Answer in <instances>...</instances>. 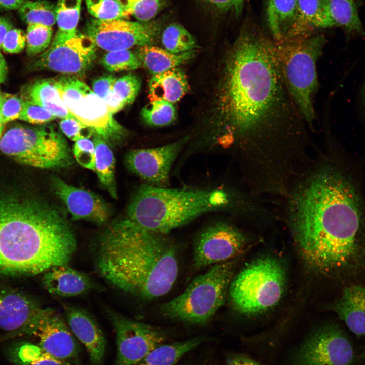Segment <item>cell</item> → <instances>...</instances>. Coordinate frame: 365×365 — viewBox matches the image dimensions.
Wrapping results in <instances>:
<instances>
[{
  "instance_id": "6da1fadb",
  "label": "cell",
  "mask_w": 365,
  "mask_h": 365,
  "mask_svg": "<svg viewBox=\"0 0 365 365\" xmlns=\"http://www.w3.org/2000/svg\"><path fill=\"white\" fill-rule=\"evenodd\" d=\"M218 92L222 137L247 143L294 139L305 121L283 80L275 41L243 30L226 56Z\"/></svg>"
},
{
  "instance_id": "7a4b0ae2",
  "label": "cell",
  "mask_w": 365,
  "mask_h": 365,
  "mask_svg": "<svg viewBox=\"0 0 365 365\" xmlns=\"http://www.w3.org/2000/svg\"><path fill=\"white\" fill-rule=\"evenodd\" d=\"M291 228L305 265L328 274L344 269L365 238V202L345 168L324 166L298 196Z\"/></svg>"
},
{
  "instance_id": "3957f363",
  "label": "cell",
  "mask_w": 365,
  "mask_h": 365,
  "mask_svg": "<svg viewBox=\"0 0 365 365\" xmlns=\"http://www.w3.org/2000/svg\"><path fill=\"white\" fill-rule=\"evenodd\" d=\"M95 265L111 285L144 300L167 294L179 272L173 241L128 217L112 223L100 236Z\"/></svg>"
},
{
  "instance_id": "277c9868",
  "label": "cell",
  "mask_w": 365,
  "mask_h": 365,
  "mask_svg": "<svg viewBox=\"0 0 365 365\" xmlns=\"http://www.w3.org/2000/svg\"><path fill=\"white\" fill-rule=\"evenodd\" d=\"M76 247L72 228L57 209L0 193V278L36 275L67 264Z\"/></svg>"
},
{
  "instance_id": "5b68a950",
  "label": "cell",
  "mask_w": 365,
  "mask_h": 365,
  "mask_svg": "<svg viewBox=\"0 0 365 365\" xmlns=\"http://www.w3.org/2000/svg\"><path fill=\"white\" fill-rule=\"evenodd\" d=\"M229 202L227 194L216 189L169 188L142 185L127 210L129 219L153 232L167 235Z\"/></svg>"
},
{
  "instance_id": "8992f818",
  "label": "cell",
  "mask_w": 365,
  "mask_h": 365,
  "mask_svg": "<svg viewBox=\"0 0 365 365\" xmlns=\"http://www.w3.org/2000/svg\"><path fill=\"white\" fill-rule=\"evenodd\" d=\"M275 41L286 88L304 120L311 124L316 118L313 97L318 86L316 64L326 40L310 34Z\"/></svg>"
},
{
  "instance_id": "52a82bcc",
  "label": "cell",
  "mask_w": 365,
  "mask_h": 365,
  "mask_svg": "<svg viewBox=\"0 0 365 365\" xmlns=\"http://www.w3.org/2000/svg\"><path fill=\"white\" fill-rule=\"evenodd\" d=\"M235 265L231 260L212 265L195 277L181 294L161 305L160 312L173 320L207 323L225 301Z\"/></svg>"
},
{
  "instance_id": "ba28073f",
  "label": "cell",
  "mask_w": 365,
  "mask_h": 365,
  "mask_svg": "<svg viewBox=\"0 0 365 365\" xmlns=\"http://www.w3.org/2000/svg\"><path fill=\"white\" fill-rule=\"evenodd\" d=\"M286 272L284 264L273 256L254 260L233 277L228 296L240 314L252 316L277 305L285 290Z\"/></svg>"
},
{
  "instance_id": "9c48e42d",
  "label": "cell",
  "mask_w": 365,
  "mask_h": 365,
  "mask_svg": "<svg viewBox=\"0 0 365 365\" xmlns=\"http://www.w3.org/2000/svg\"><path fill=\"white\" fill-rule=\"evenodd\" d=\"M0 150L22 163L40 168H61L72 162L65 139L51 128L12 127L2 134Z\"/></svg>"
},
{
  "instance_id": "30bf717a",
  "label": "cell",
  "mask_w": 365,
  "mask_h": 365,
  "mask_svg": "<svg viewBox=\"0 0 365 365\" xmlns=\"http://www.w3.org/2000/svg\"><path fill=\"white\" fill-rule=\"evenodd\" d=\"M57 88L70 114L93 134L111 143L126 135V130L115 120L104 100L84 82L75 77H61Z\"/></svg>"
},
{
  "instance_id": "8fae6325",
  "label": "cell",
  "mask_w": 365,
  "mask_h": 365,
  "mask_svg": "<svg viewBox=\"0 0 365 365\" xmlns=\"http://www.w3.org/2000/svg\"><path fill=\"white\" fill-rule=\"evenodd\" d=\"M355 355L344 332L336 324L321 326L294 351L290 365H353Z\"/></svg>"
},
{
  "instance_id": "7c38bea8",
  "label": "cell",
  "mask_w": 365,
  "mask_h": 365,
  "mask_svg": "<svg viewBox=\"0 0 365 365\" xmlns=\"http://www.w3.org/2000/svg\"><path fill=\"white\" fill-rule=\"evenodd\" d=\"M96 46L85 34L77 33L72 36L56 34L48 49L31 61L29 69L81 75L95 60Z\"/></svg>"
},
{
  "instance_id": "4fadbf2b",
  "label": "cell",
  "mask_w": 365,
  "mask_h": 365,
  "mask_svg": "<svg viewBox=\"0 0 365 365\" xmlns=\"http://www.w3.org/2000/svg\"><path fill=\"white\" fill-rule=\"evenodd\" d=\"M160 29V24L155 22L92 18L86 23L85 34L90 37L96 46L109 52L129 49L135 46L152 45Z\"/></svg>"
},
{
  "instance_id": "5bb4252c",
  "label": "cell",
  "mask_w": 365,
  "mask_h": 365,
  "mask_svg": "<svg viewBox=\"0 0 365 365\" xmlns=\"http://www.w3.org/2000/svg\"><path fill=\"white\" fill-rule=\"evenodd\" d=\"M112 321L117 350L115 365H136L167 337L160 328L118 314H113Z\"/></svg>"
},
{
  "instance_id": "9a60e30c",
  "label": "cell",
  "mask_w": 365,
  "mask_h": 365,
  "mask_svg": "<svg viewBox=\"0 0 365 365\" xmlns=\"http://www.w3.org/2000/svg\"><path fill=\"white\" fill-rule=\"evenodd\" d=\"M244 234L231 224L219 222L201 232L195 240L193 249L195 268L201 269L230 260L246 246Z\"/></svg>"
},
{
  "instance_id": "2e32d148",
  "label": "cell",
  "mask_w": 365,
  "mask_h": 365,
  "mask_svg": "<svg viewBox=\"0 0 365 365\" xmlns=\"http://www.w3.org/2000/svg\"><path fill=\"white\" fill-rule=\"evenodd\" d=\"M188 139L186 137L161 147L130 151L126 156V165L146 184L168 187L172 166Z\"/></svg>"
},
{
  "instance_id": "e0dca14e",
  "label": "cell",
  "mask_w": 365,
  "mask_h": 365,
  "mask_svg": "<svg viewBox=\"0 0 365 365\" xmlns=\"http://www.w3.org/2000/svg\"><path fill=\"white\" fill-rule=\"evenodd\" d=\"M30 334L38 337L41 349L54 357L69 361L77 355L74 335L62 317L52 309L42 308Z\"/></svg>"
},
{
  "instance_id": "ac0fdd59",
  "label": "cell",
  "mask_w": 365,
  "mask_h": 365,
  "mask_svg": "<svg viewBox=\"0 0 365 365\" xmlns=\"http://www.w3.org/2000/svg\"><path fill=\"white\" fill-rule=\"evenodd\" d=\"M53 186L55 193L64 202L74 219L88 220L97 223L107 220L108 208L97 195L57 177L53 178Z\"/></svg>"
},
{
  "instance_id": "d6986e66",
  "label": "cell",
  "mask_w": 365,
  "mask_h": 365,
  "mask_svg": "<svg viewBox=\"0 0 365 365\" xmlns=\"http://www.w3.org/2000/svg\"><path fill=\"white\" fill-rule=\"evenodd\" d=\"M42 308L24 295L0 292V328L30 334Z\"/></svg>"
},
{
  "instance_id": "ffe728a7",
  "label": "cell",
  "mask_w": 365,
  "mask_h": 365,
  "mask_svg": "<svg viewBox=\"0 0 365 365\" xmlns=\"http://www.w3.org/2000/svg\"><path fill=\"white\" fill-rule=\"evenodd\" d=\"M66 322L71 333L85 347L93 365H101L106 340L97 323L88 312L74 306H65Z\"/></svg>"
},
{
  "instance_id": "44dd1931",
  "label": "cell",
  "mask_w": 365,
  "mask_h": 365,
  "mask_svg": "<svg viewBox=\"0 0 365 365\" xmlns=\"http://www.w3.org/2000/svg\"><path fill=\"white\" fill-rule=\"evenodd\" d=\"M335 25L327 0H297L294 19L283 39L308 35L314 29Z\"/></svg>"
},
{
  "instance_id": "7402d4cb",
  "label": "cell",
  "mask_w": 365,
  "mask_h": 365,
  "mask_svg": "<svg viewBox=\"0 0 365 365\" xmlns=\"http://www.w3.org/2000/svg\"><path fill=\"white\" fill-rule=\"evenodd\" d=\"M43 273L44 287L54 296L75 297L85 294L93 288V283L88 275L67 264L53 266Z\"/></svg>"
},
{
  "instance_id": "603a6c76",
  "label": "cell",
  "mask_w": 365,
  "mask_h": 365,
  "mask_svg": "<svg viewBox=\"0 0 365 365\" xmlns=\"http://www.w3.org/2000/svg\"><path fill=\"white\" fill-rule=\"evenodd\" d=\"M330 308L355 335H365V287L352 285L344 289Z\"/></svg>"
},
{
  "instance_id": "cb8c5ba5",
  "label": "cell",
  "mask_w": 365,
  "mask_h": 365,
  "mask_svg": "<svg viewBox=\"0 0 365 365\" xmlns=\"http://www.w3.org/2000/svg\"><path fill=\"white\" fill-rule=\"evenodd\" d=\"M188 90L186 77L176 67L153 75L148 83L150 101L164 100L172 104L179 101Z\"/></svg>"
},
{
  "instance_id": "d4e9b609",
  "label": "cell",
  "mask_w": 365,
  "mask_h": 365,
  "mask_svg": "<svg viewBox=\"0 0 365 365\" xmlns=\"http://www.w3.org/2000/svg\"><path fill=\"white\" fill-rule=\"evenodd\" d=\"M22 98L46 109L57 118L74 117L62 99L55 79H42L31 83Z\"/></svg>"
},
{
  "instance_id": "484cf974",
  "label": "cell",
  "mask_w": 365,
  "mask_h": 365,
  "mask_svg": "<svg viewBox=\"0 0 365 365\" xmlns=\"http://www.w3.org/2000/svg\"><path fill=\"white\" fill-rule=\"evenodd\" d=\"M195 51L192 50L181 53H173L152 45L139 46L136 55L141 64L153 75L178 67L192 58Z\"/></svg>"
},
{
  "instance_id": "4316f807",
  "label": "cell",
  "mask_w": 365,
  "mask_h": 365,
  "mask_svg": "<svg viewBox=\"0 0 365 365\" xmlns=\"http://www.w3.org/2000/svg\"><path fill=\"white\" fill-rule=\"evenodd\" d=\"M207 340L204 337L162 344L151 351L136 365H175L188 352Z\"/></svg>"
},
{
  "instance_id": "83f0119b",
  "label": "cell",
  "mask_w": 365,
  "mask_h": 365,
  "mask_svg": "<svg viewBox=\"0 0 365 365\" xmlns=\"http://www.w3.org/2000/svg\"><path fill=\"white\" fill-rule=\"evenodd\" d=\"M297 0H269L267 20L269 28L275 41L283 39L294 19Z\"/></svg>"
},
{
  "instance_id": "f1b7e54d",
  "label": "cell",
  "mask_w": 365,
  "mask_h": 365,
  "mask_svg": "<svg viewBox=\"0 0 365 365\" xmlns=\"http://www.w3.org/2000/svg\"><path fill=\"white\" fill-rule=\"evenodd\" d=\"M8 359L14 365H71L67 360L57 358L43 351L39 346L18 342L7 351Z\"/></svg>"
},
{
  "instance_id": "f546056e",
  "label": "cell",
  "mask_w": 365,
  "mask_h": 365,
  "mask_svg": "<svg viewBox=\"0 0 365 365\" xmlns=\"http://www.w3.org/2000/svg\"><path fill=\"white\" fill-rule=\"evenodd\" d=\"M95 150V168L101 184L114 197H116L114 178L115 158L107 142L97 134H93Z\"/></svg>"
},
{
  "instance_id": "4dcf8cb0",
  "label": "cell",
  "mask_w": 365,
  "mask_h": 365,
  "mask_svg": "<svg viewBox=\"0 0 365 365\" xmlns=\"http://www.w3.org/2000/svg\"><path fill=\"white\" fill-rule=\"evenodd\" d=\"M332 18L337 26L348 33L364 34L363 25L354 0H327Z\"/></svg>"
},
{
  "instance_id": "1f68e13d",
  "label": "cell",
  "mask_w": 365,
  "mask_h": 365,
  "mask_svg": "<svg viewBox=\"0 0 365 365\" xmlns=\"http://www.w3.org/2000/svg\"><path fill=\"white\" fill-rule=\"evenodd\" d=\"M18 12L27 25L41 24L52 27L56 23V5L47 0H25Z\"/></svg>"
},
{
  "instance_id": "d6a6232c",
  "label": "cell",
  "mask_w": 365,
  "mask_h": 365,
  "mask_svg": "<svg viewBox=\"0 0 365 365\" xmlns=\"http://www.w3.org/2000/svg\"><path fill=\"white\" fill-rule=\"evenodd\" d=\"M82 0H58L56 5V34L72 36L77 33Z\"/></svg>"
},
{
  "instance_id": "836d02e7",
  "label": "cell",
  "mask_w": 365,
  "mask_h": 365,
  "mask_svg": "<svg viewBox=\"0 0 365 365\" xmlns=\"http://www.w3.org/2000/svg\"><path fill=\"white\" fill-rule=\"evenodd\" d=\"M161 42L165 49L173 53H181L196 47L193 36L180 24L173 23L163 30Z\"/></svg>"
},
{
  "instance_id": "e575fe53",
  "label": "cell",
  "mask_w": 365,
  "mask_h": 365,
  "mask_svg": "<svg viewBox=\"0 0 365 365\" xmlns=\"http://www.w3.org/2000/svg\"><path fill=\"white\" fill-rule=\"evenodd\" d=\"M123 8L140 22H150L166 6L168 0H116Z\"/></svg>"
},
{
  "instance_id": "d590c367",
  "label": "cell",
  "mask_w": 365,
  "mask_h": 365,
  "mask_svg": "<svg viewBox=\"0 0 365 365\" xmlns=\"http://www.w3.org/2000/svg\"><path fill=\"white\" fill-rule=\"evenodd\" d=\"M150 101L142 109L141 113L147 124L153 126H163L170 124L175 119L176 111L173 104L161 100Z\"/></svg>"
},
{
  "instance_id": "8d00e7d4",
  "label": "cell",
  "mask_w": 365,
  "mask_h": 365,
  "mask_svg": "<svg viewBox=\"0 0 365 365\" xmlns=\"http://www.w3.org/2000/svg\"><path fill=\"white\" fill-rule=\"evenodd\" d=\"M52 27L41 24L28 25L26 32V51L30 57L38 56L50 45Z\"/></svg>"
},
{
  "instance_id": "74e56055",
  "label": "cell",
  "mask_w": 365,
  "mask_h": 365,
  "mask_svg": "<svg viewBox=\"0 0 365 365\" xmlns=\"http://www.w3.org/2000/svg\"><path fill=\"white\" fill-rule=\"evenodd\" d=\"M101 63L111 72L135 70L141 65L137 55L129 49L109 51L103 55Z\"/></svg>"
},
{
  "instance_id": "f35d334b",
  "label": "cell",
  "mask_w": 365,
  "mask_h": 365,
  "mask_svg": "<svg viewBox=\"0 0 365 365\" xmlns=\"http://www.w3.org/2000/svg\"><path fill=\"white\" fill-rule=\"evenodd\" d=\"M89 13L100 20L126 19L130 16L116 0H86Z\"/></svg>"
},
{
  "instance_id": "ab89813d",
  "label": "cell",
  "mask_w": 365,
  "mask_h": 365,
  "mask_svg": "<svg viewBox=\"0 0 365 365\" xmlns=\"http://www.w3.org/2000/svg\"><path fill=\"white\" fill-rule=\"evenodd\" d=\"M140 86V78L136 75L129 74L116 79L113 91L126 106L134 101Z\"/></svg>"
},
{
  "instance_id": "60d3db41",
  "label": "cell",
  "mask_w": 365,
  "mask_h": 365,
  "mask_svg": "<svg viewBox=\"0 0 365 365\" xmlns=\"http://www.w3.org/2000/svg\"><path fill=\"white\" fill-rule=\"evenodd\" d=\"M1 112L4 124L19 119L22 111L24 99L16 95L1 93Z\"/></svg>"
},
{
  "instance_id": "b9f144b4",
  "label": "cell",
  "mask_w": 365,
  "mask_h": 365,
  "mask_svg": "<svg viewBox=\"0 0 365 365\" xmlns=\"http://www.w3.org/2000/svg\"><path fill=\"white\" fill-rule=\"evenodd\" d=\"M57 117L39 105L24 99L19 120L35 124H42L56 119Z\"/></svg>"
},
{
  "instance_id": "7bdbcfd3",
  "label": "cell",
  "mask_w": 365,
  "mask_h": 365,
  "mask_svg": "<svg viewBox=\"0 0 365 365\" xmlns=\"http://www.w3.org/2000/svg\"><path fill=\"white\" fill-rule=\"evenodd\" d=\"M73 152L77 161L82 166L94 170L95 150L94 142L89 138L75 141Z\"/></svg>"
},
{
  "instance_id": "ee69618b",
  "label": "cell",
  "mask_w": 365,
  "mask_h": 365,
  "mask_svg": "<svg viewBox=\"0 0 365 365\" xmlns=\"http://www.w3.org/2000/svg\"><path fill=\"white\" fill-rule=\"evenodd\" d=\"M60 127L63 133L71 140L89 138L92 132L75 117L62 119Z\"/></svg>"
},
{
  "instance_id": "f6af8a7d",
  "label": "cell",
  "mask_w": 365,
  "mask_h": 365,
  "mask_svg": "<svg viewBox=\"0 0 365 365\" xmlns=\"http://www.w3.org/2000/svg\"><path fill=\"white\" fill-rule=\"evenodd\" d=\"M26 47V33L18 28H12L6 34L2 45L4 51L10 54L21 52Z\"/></svg>"
},
{
  "instance_id": "bcb514c9",
  "label": "cell",
  "mask_w": 365,
  "mask_h": 365,
  "mask_svg": "<svg viewBox=\"0 0 365 365\" xmlns=\"http://www.w3.org/2000/svg\"><path fill=\"white\" fill-rule=\"evenodd\" d=\"M117 78L112 75H106L96 79L92 83V90L104 100L112 91Z\"/></svg>"
},
{
  "instance_id": "7dc6e473",
  "label": "cell",
  "mask_w": 365,
  "mask_h": 365,
  "mask_svg": "<svg viewBox=\"0 0 365 365\" xmlns=\"http://www.w3.org/2000/svg\"><path fill=\"white\" fill-rule=\"evenodd\" d=\"M215 9L222 11L232 10L238 14L243 7L245 0H202Z\"/></svg>"
},
{
  "instance_id": "c3c4849f",
  "label": "cell",
  "mask_w": 365,
  "mask_h": 365,
  "mask_svg": "<svg viewBox=\"0 0 365 365\" xmlns=\"http://www.w3.org/2000/svg\"><path fill=\"white\" fill-rule=\"evenodd\" d=\"M226 365H261L249 357L242 354H233L229 356Z\"/></svg>"
},
{
  "instance_id": "681fc988",
  "label": "cell",
  "mask_w": 365,
  "mask_h": 365,
  "mask_svg": "<svg viewBox=\"0 0 365 365\" xmlns=\"http://www.w3.org/2000/svg\"><path fill=\"white\" fill-rule=\"evenodd\" d=\"M110 112L113 114L124 108L125 105L112 91L104 100Z\"/></svg>"
},
{
  "instance_id": "f907efd6",
  "label": "cell",
  "mask_w": 365,
  "mask_h": 365,
  "mask_svg": "<svg viewBox=\"0 0 365 365\" xmlns=\"http://www.w3.org/2000/svg\"><path fill=\"white\" fill-rule=\"evenodd\" d=\"M24 1L25 0H0V10H18Z\"/></svg>"
},
{
  "instance_id": "816d5d0a",
  "label": "cell",
  "mask_w": 365,
  "mask_h": 365,
  "mask_svg": "<svg viewBox=\"0 0 365 365\" xmlns=\"http://www.w3.org/2000/svg\"><path fill=\"white\" fill-rule=\"evenodd\" d=\"M12 28L11 23L5 17L0 16V49L6 34Z\"/></svg>"
},
{
  "instance_id": "f5cc1de1",
  "label": "cell",
  "mask_w": 365,
  "mask_h": 365,
  "mask_svg": "<svg viewBox=\"0 0 365 365\" xmlns=\"http://www.w3.org/2000/svg\"><path fill=\"white\" fill-rule=\"evenodd\" d=\"M7 75V67L5 60L0 52V84L4 82Z\"/></svg>"
},
{
  "instance_id": "db71d44e",
  "label": "cell",
  "mask_w": 365,
  "mask_h": 365,
  "mask_svg": "<svg viewBox=\"0 0 365 365\" xmlns=\"http://www.w3.org/2000/svg\"><path fill=\"white\" fill-rule=\"evenodd\" d=\"M1 91H0V97H1ZM4 125L5 124L3 122L2 119L1 112V104H0V138L2 135Z\"/></svg>"
},
{
  "instance_id": "11a10c76",
  "label": "cell",
  "mask_w": 365,
  "mask_h": 365,
  "mask_svg": "<svg viewBox=\"0 0 365 365\" xmlns=\"http://www.w3.org/2000/svg\"><path fill=\"white\" fill-rule=\"evenodd\" d=\"M365 353V352H364Z\"/></svg>"
}]
</instances>
